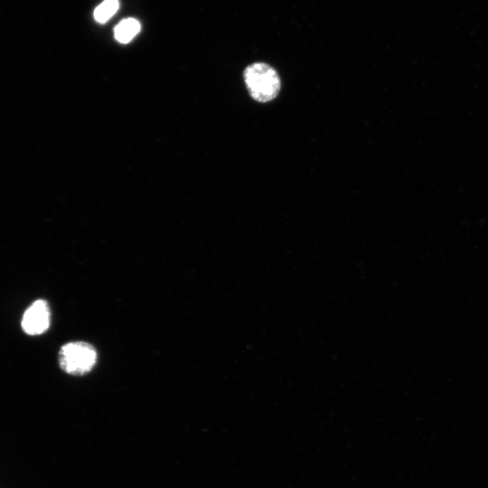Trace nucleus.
<instances>
[{"mask_svg": "<svg viewBox=\"0 0 488 488\" xmlns=\"http://www.w3.org/2000/svg\"><path fill=\"white\" fill-rule=\"evenodd\" d=\"M140 31V23L134 18L122 20L115 28V38L121 43L130 42Z\"/></svg>", "mask_w": 488, "mask_h": 488, "instance_id": "4", "label": "nucleus"}, {"mask_svg": "<svg viewBox=\"0 0 488 488\" xmlns=\"http://www.w3.org/2000/svg\"><path fill=\"white\" fill-rule=\"evenodd\" d=\"M119 6L118 0H104L94 11V18L99 23H106Z\"/></svg>", "mask_w": 488, "mask_h": 488, "instance_id": "5", "label": "nucleus"}, {"mask_svg": "<svg viewBox=\"0 0 488 488\" xmlns=\"http://www.w3.org/2000/svg\"><path fill=\"white\" fill-rule=\"evenodd\" d=\"M50 320L51 312L47 302L39 299L24 312L22 318V328L29 335H38L48 329Z\"/></svg>", "mask_w": 488, "mask_h": 488, "instance_id": "3", "label": "nucleus"}, {"mask_svg": "<svg viewBox=\"0 0 488 488\" xmlns=\"http://www.w3.org/2000/svg\"><path fill=\"white\" fill-rule=\"evenodd\" d=\"M244 80L251 97L258 102L274 99L280 89V79L274 68L254 62L244 70Z\"/></svg>", "mask_w": 488, "mask_h": 488, "instance_id": "1", "label": "nucleus"}, {"mask_svg": "<svg viewBox=\"0 0 488 488\" xmlns=\"http://www.w3.org/2000/svg\"><path fill=\"white\" fill-rule=\"evenodd\" d=\"M97 352L94 347L85 342H71L61 348L59 363L61 368L72 375H83L95 366Z\"/></svg>", "mask_w": 488, "mask_h": 488, "instance_id": "2", "label": "nucleus"}]
</instances>
